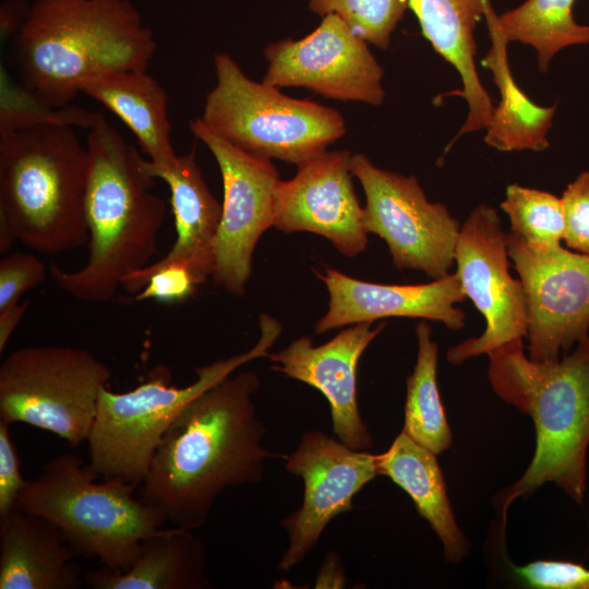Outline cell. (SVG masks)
Returning a JSON list of instances; mask_svg holds the SVG:
<instances>
[{
  "instance_id": "obj_1",
  "label": "cell",
  "mask_w": 589,
  "mask_h": 589,
  "mask_svg": "<svg viewBox=\"0 0 589 589\" xmlns=\"http://www.w3.org/2000/svg\"><path fill=\"white\" fill-rule=\"evenodd\" d=\"M253 371L230 374L192 399L161 437L137 496L165 522L196 530L228 488L262 481L265 461L285 455L263 446Z\"/></svg>"
},
{
  "instance_id": "obj_2",
  "label": "cell",
  "mask_w": 589,
  "mask_h": 589,
  "mask_svg": "<svg viewBox=\"0 0 589 589\" xmlns=\"http://www.w3.org/2000/svg\"><path fill=\"white\" fill-rule=\"evenodd\" d=\"M86 149L88 257L80 269L51 264L48 272L71 297L105 303L157 254L167 206L152 192L156 179L145 170L144 158L101 112L88 130Z\"/></svg>"
},
{
  "instance_id": "obj_3",
  "label": "cell",
  "mask_w": 589,
  "mask_h": 589,
  "mask_svg": "<svg viewBox=\"0 0 589 589\" xmlns=\"http://www.w3.org/2000/svg\"><path fill=\"white\" fill-rule=\"evenodd\" d=\"M494 393L528 414L534 424L536 449L522 476L497 496L502 527L510 504L552 482L580 504L587 490L589 447V335L554 361H533L522 339L488 354Z\"/></svg>"
},
{
  "instance_id": "obj_4",
  "label": "cell",
  "mask_w": 589,
  "mask_h": 589,
  "mask_svg": "<svg viewBox=\"0 0 589 589\" xmlns=\"http://www.w3.org/2000/svg\"><path fill=\"white\" fill-rule=\"evenodd\" d=\"M13 40L21 85L56 108L89 79L146 71L157 49L130 0H35Z\"/></svg>"
},
{
  "instance_id": "obj_5",
  "label": "cell",
  "mask_w": 589,
  "mask_h": 589,
  "mask_svg": "<svg viewBox=\"0 0 589 589\" xmlns=\"http://www.w3.org/2000/svg\"><path fill=\"white\" fill-rule=\"evenodd\" d=\"M87 149L72 125L1 132L0 252L15 240L43 254L87 244Z\"/></svg>"
},
{
  "instance_id": "obj_6",
  "label": "cell",
  "mask_w": 589,
  "mask_h": 589,
  "mask_svg": "<svg viewBox=\"0 0 589 589\" xmlns=\"http://www.w3.org/2000/svg\"><path fill=\"white\" fill-rule=\"evenodd\" d=\"M98 479L75 454H61L27 480L17 507L55 524L79 556L125 572L142 542L156 534L165 520L134 495L137 485Z\"/></svg>"
},
{
  "instance_id": "obj_7",
  "label": "cell",
  "mask_w": 589,
  "mask_h": 589,
  "mask_svg": "<svg viewBox=\"0 0 589 589\" xmlns=\"http://www.w3.org/2000/svg\"><path fill=\"white\" fill-rule=\"evenodd\" d=\"M259 321L261 336L255 346L196 368V380L188 386L172 385L170 371L161 365L133 389L116 393L103 388L87 438L91 469L101 479L139 486L161 437L185 405L242 364L268 358V349L279 337L281 326L264 313Z\"/></svg>"
},
{
  "instance_id": "obj_8",
  "label": "cell",
  "mask_w": 589,
  "mask_h": 589,
  "mask_svg": "<svg viewBox=\"0 0 589 589\" xmlns=\"http://www.w3.org/2000/svg\"><path fill=\"white\" fill-rule=\"evenodd\" d=\"M214 67L216 84L200 118L237 147L298 166L345 135L337 110L251 80L226 52L215 55Z\"/></svg>"
},
{
  "instance_id": "obj_9",
  "label": "cell",
  "mask_w": 589,
  "mask_h": 589,
  "mask_svg": "<svg viewBox=\"0 0 589 589\" xmlns=\"http://www.w3.org/2000/svg\"><path fill=\"white\" fill-rule=\"evenodd\" d=\"M110 368L85 349L29 346L0 365V420L51 432L76 447L87 441Z\"/></svg>"
},
{
  "instance_id": "obj_10",
  "label": "cell",
  "mask_w": 589,
  "mask_h": 589,
  "mask_svg": "<svg viewBox=\"0 0 589 589\" xmlns=\"http://www.w3.org/2000/svg\"><path fill=\"white\" fill-rule=\"evenodd\" d=\"M351 172L365 194L363 226L386 242L395 266L434 279L448 274L461 227L448 208L430 202L414 176L380 168L365 154H352Z\"/></svg>"
},
{
  "instance_id": "obj_11",
  "label": "cell",
  "mask_w": 589,
  "mask_h": 589,
  "mask_svg": "<svg viewBox=\"0 0 589 589\" xmlns=\"http://www.w3.org/2000/svg\"><path fill=\"white\" fill-rule=\"evenodd\" d=\"M189 129L216 159L224 187L212 277L228 293L241 297L251 277L255 247L273 227L279 173L271 158L237 147L211 131L201 118L191 120Z\"/></svg>"
},
{
  "instance_id": "obj_12",
  "label": "cell",
  "mask_w": 589,
  "mask_h": 589,
  "mask_svg": "<svg viewBox=\"0 0 589 589\" xmlns=\"http://www.w3.org/2000/svg\"><path fill=\"white\" fill-rule=\"evenodd\" d=\"M506 233L490 205L474 207L460 227L455 251L465 294L485 320L484 332L450 347V364L489 354L504 344L527 337V302L520 280L508 271Z\"/></svg>"
},
{
  "instance_id": "obj_13",
  "label": "cell",
  "mask_w": 589,
  "mask_h": 589,
  "mask_svg": "<svg viewBox=\"0 0 589 589\" xmlns=\"http://www.w3.org/2000/svg\"><path fill=\"white\" fill-rule=\"evenodd\" d=\"M368 44L338 15L327 14L303 38H286L265 47L263 82L278 88H309L335 100L380 106L385 98L384 70Z\"/></svg>"
},
{
  "instance_id": "obj_14",
  "label": "cell",
  "mask_w": 589,
  "mask_h": 589,
  "mask_svg": "<svg viewBox=\"0 0 589 589\" xmlns=\"http://www.w3.org/2000/svg\"><path fill=\"white\" fill-rule=\"evenodd\" d=\"M506 244L526 296L528 357L557 360L589 335V255L537 252L512 232Z\"/></svg>"
},
{
  "instance_id": "obj_15",
  "label": "cell",
  "mask_w": 589,
  "mask_h": 589,
  "mask_svg": "<svg viewBox=\"0 0 589 589\" xmlns=\"http://www.w3.org/2000/svg\"><path fill=\"white\" fill-rule=\"evenodd\" d=\"M284 459L285 469L304 483L301 506L280 522L289 544L277 568L289 572L313 551L335 517L353 509L354 495L380 471L377 454L352 449L318 431L304 432Z\"/></svg>"
},
{
  "instance_id": "obj_16",
  "label": "cell",
  "mask_w": 589,
  "mask_h": 589,
  "mask_svg": "<svg viewBox=\"0 0 589 589\" xmlns=\"http://www.w3.org/2000/svg\"><path fill=\"white\" fill-rule=\"evenodd\" d=\"M351 156L347 149L326 151L299 164L290 180H279L273 227L322 236L348 257L362 253L368 232L352 183Z\"/></svg>"
},
{
  "instance_id": "obj_17",
  "label": "cell",
  "mask_w": 589,
  "mask_h": 589,
  "mask_svg": "<svg viewBox=\"0 0 589 589\" xmlns=\"http://www.w3.org/2000/svg\"><path fill=\"white\" fill-rule=\"evenodd\" d=\"M385 326V322L375 327L372 322L356 323L320 346H314L311 337L302 336L268 356L272 370L310 385L325 396L336 437L357 450H368L374 444L359 412L358 363L366 347Z\"/></svg>"
},
{
  "instance_id": "obj_18",
  "label": "cell",
  "mask_w": 589,
  "mask_h": 589,
  "mask_svg": "<svg viewBox=\"0 0 589 589\" xmlns=\"http://www.w3.org/2000/svg\"><path fill=\"white\" fill-rule=\"evenodd\" d=\"M315 274L329 297L326 313L315 324V334L392 316L436 321L450 330L465 325V312L456 304L467 297L457 273L419 285L370 283L332 267Z\"/></svg>"
},
{
  "instance_id": "obj_19",
  "label": "cell",
  "mask_w": 589,
  "mask_h": 589,
  "mask_svg": "<svg viewBox=\"0 0 589 589\" xmlns=\"http://www.w3.org/2000/svg\"><path fill=\"white\" fill-rule=\"evenodd\" d=\"M62 531L19 508L0 517V589H79L84 570Z\"/></svg>"
},
{
  "instance_id": "obj_20",
  "label": "cell",
  "mask_w": 589,
  "mask_h": 589,
  "mask_svg": "<svg viewBox=\"0 0 589 589\" xmlns=\"http://www.w3.org/2000/svg\"><path fill=\"white\" fill-rule=\"evenodd\" d=\"M490 0H409L421 32L433 49L455 68L462 83L458 93L468 115L452 144L461 135L485 130L494 105L476 69L474 29L484 17Z\"/></svg>"
},
{
  "instance_id": "obj_21",
  "label": "cell",
  "mask_w": 589,
  "mask_h": 589,
  "mask_svg": "<svg viewBox=\"0 0 589 589\" xmlns=\"http://www.w3.org/2000/svg\"><path fill=\"white\" fill-rule=\"evenodd\" d=\"M143 165L148 175L164 180L169 188L177 233L169 252L152 265L183 264L201 285L212 276L213 245L221 219L223 205L204 180L194 148L179 155L168 167H155L145 158Z\"/></svg>"
},
{
  "instance_id": "obj_22",
  "label": "cell",
  "mask_w": 589,
  "mask_h": 589,
  "mask_svg": "<svg viewBox=\"0 0 589 589\" xmlns=\"http://www.w3.org/2000/svg\"><path fill=\"white\" fill-rule=\"evenodd\" d=\"M195 530L161 528L142 542L135 562L125 572L106 566L84 573L93 589H211L206 575V541Z\"/></svg>"
},
{
  "instance_id": "obj_23",
  "label": "cell",
  "mask_w": 589,
  "mask_h": 589,
  "mask_svg": "<svg viewBox=\"0 0 589 589\" xmlns=\"http://www.w3.org/2000/svg\"><path fill=\"white\" fill-rule=\"evenodd\" d=\"M81 93L115 113L136 137L155 167L171 166L178 158L163 86L146 71H117L85 81Z\"/></svg>"
},
{
  "instance_id": "obj_24",
  "label": "cell",
  "mask_w": 589,
  "mask_h": 589,
  "mask_svg": "<svg viewBox=\"0 0 589 589\" xmlns=\"http://www.w3.org/2000/svg\"><path fill=\"white\" fill-rule=\"evenodd\" d=\"M380 476L388 477L413 501L418 514L438 537L447 562L458 563L469 543L458 527L436 455L401 431L377 454Z\"/></svg>"
},
{
  "instance_id": "obj_25",
  "label": "cell",
  "mask_w": 589,
  "mask_h": 589,
  "mask_svg": "<svg viewBox=\"0 0 589 589\" xmlns=\"http://www.w3.org/2000/svg\"><path fill=\"white\" fill-rule=\"evenodd\" d=\"M484 17L489 26L491 48L481 63L492 72L501 95L485 129L484 142L500 152H542L550 146L546 135L552 127L556 104L539 106L520 89L509 69L508 43L497 26V15L491 3Z\"/></svg>"
},
{
  "instance_id": "obj_26",
  "label": "cell",
  "mask_w": 589,
  "mask_h": 589,
  "mask_svg": "<svg viewBox=\"0 0 589 589\" xmlns=\"http://www.w3.org/2000/svg\"><path fill=\"white\" fill-rule=\"evenodd\" d=\"M574 3L575 0H526L497 15V26L507 43L531 46L540 72L545 73L561 50L589 44V25L575 21Z\"/></svg>"
},
{
  "instance_id": "obj_27",
  "label": "cell",
  "mask_w": 589,
  "mask_h": 589,
  "mask_svg": "<svg viewBox=\"0 0 589 589\" xmlns=\"http://www.w3.org/2000/svg\"><path fill=\"white\" fill-rule=\"evenodd\" d=\"M425 320L416 326L417 361L407 377L402 431L413 441L440 455L452 446L453 434L437 387V344Z\"/></svg>"
},
{
  "instance_id": "obj_28",
  "label": "cell",
  "mask_w": 589,
  "mask_h": 589,
  "mask_svg": "<svg viewBox=\"0 0 589 589\" xmlns=\"http://www.w3.org/2000/svg\"><path fill=\"white\" fill-rule=\"evenodd\" d=\"M501 208L510 221V232L528 248L545 252L561 245L565 219L562 199L516 183L509 184Z\"/></svg>"
},
{
  "instance_id": "obj_29",
  "label": "cell",
  "mask_w": 589,
  "mask_h": 589,
  "mask_svg": "<svg viewBox=\"0 0 589 589\" xmlns=\"http://www.w3.org/2000/svg\"><path fill=\"white\" fill-rule=\"evenodd\" d=\"M313 13L338 15L357 35L380 49H387L409 0H309Z\"/></svg>"
},
{
  "instance_id": "obj_30",
  "label": "cell",
  "mask_w": 589,
  "mask_h": 589,
  "mask_svg": "<svg viewBox=\"0 0 589 589\" xmlns=\"http://www.w3.org/2000/svg\"><path fill=\"white\" fill-rule=\"evenodd\" d=\"M99 113L74 106L61 108L48 106L24 86L12 83L1 67L0 133L46 123L68 124L89 130Z\"/></svg>"
},
{
  "instance_id": "obj_31",
  "label": "cell",
  "mask_w": 589,
  "mask_h": 589,
  "mask_svg": "<svg viewBox=\"0 0 589 589\" xmlns=\"http://www.w3.org/2000/svg\"><path fill=\"white\" fill-rule=\"evenodd\" d=\"M47 277L46 265L34 254L14 252L0 261V312L20 304L21 296Z\"/></svg>"
},
{
  "instance_id": "obj_32",
  "label": "cell",
  "mask_w": 589,
  "mask_h": 589,
  "mask_svg": "<svg viewBox=\"0 0 589 589\" xmlns=\"http://www.w3.org/2000/svg\"><path fill=\"white\" fill-rule=\"evenodd\" d=\"M517 578L537 589H589V567L569 561L537 560L513 566Z\"/></svg>"
},
{
  "instance_id": "obj_33",
  "label": "cell",
  "mask_w": 589,
  "mask_h": 589,
  "mask_svg": "<svg viewBox=\"0 0 589 589\" xmlns=\"http://www.w3.org/2000/svg\"><path fill=\"white\" fill-rule=\"evenodd\" d=\"M563 240L576 252L589 255V171H581L563 192Z\"/></svg>"
},
{
  "instance_id": "obj_34",
  "label": "cell",
  "mask_w": 589,
  "mask_h": 589,
  "mask_svg": "<svg viewBox=\"0 0 589 589\" xmlns=\"http://www.w3.org/2000/svg\"><path fill=\"white\" fill-rule=\"evenodd\" d=\"M10 423L0 420V517L19 508V498L27 482L10 432Z\"/></svg>"
},
{
  "instance_id": "obj_35",
  "label": "cell",
  "mask_w": 589,
  "mask_h": 589,
  "mask_svg": "<svg viewBox=\"0 0 589 589\" xmlns=\"http://www.w3.org/2000/svg\"><path fill=\"white\" fill-rule=\"evenodd\" d=\"M27 0H2L0 4V37L2 41L15 38L31 13Z\"/></svg>"
},
{
  "instance_id": "obj_36",
  "label": "cell",
  "mask_w": 589,
  "mask_h": 589,
  "mask_svg": "<svg viewBox=\"0 0 589 589\" xmlns=\"http://www.w3.org/2000/svg\"><path fill=\"white\" fill-rule=\"evenodd\" d=\"M28 306L29 302L25 301L12 309L0 312V353L3 352L11 335L15 330Z\"/></svg>"
},
{
  "instance_id": "obj_37",
  "label": "cell",
  "mask_w": 589,
  "mask_h": 589,
  "mask_svg": "<svg viewBox=\"0 0 589 589\" xmlns=\"http://www.w3.org/2000/svg\"><path fill=\"white\" fill-rule=\"evenodd\" d=\"M329 553L325 558L322 569L316 578L315 588L324 587H341L345 576H342V569L339 565V561L336 556H332Z\"/></svg>"
}]
</instances>
